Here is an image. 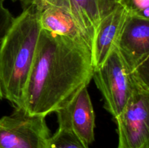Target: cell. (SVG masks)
<instances>
[{
	"label": "cell",
	"mask_w": 149,
	"mask_h": 148,
	"mask_svg": "<svg viewBox=\"0 0 149 148\" xmlns=\"http://www.w3.org/2000/svg\"><path fill=\"white\" fill-rule=\"evenodd\" d=\"M93 78L104 99V108L115 119L123 111L135 89L116 47L103 65L94 70Z\"/></svg>",
	"instance_id": "4"
},
{
	"label": "cell",
	"mask_w": 149,
	"mask_h": 148,
	"mask_svg": "<svg viewBox=\"0 0 149 148\" xmlns=\"http://www.w3.org/2000/svg\"><path fill=\"white\" fill-rule=\"evenodd\" d=\"M128 15L129 12L125 4H120L100 22L91 46L94 70L103 65L115 48Z\"/></svg>",
	"instance_id": "9"
},
{
	"label": "cell",
	"mask_w": 149,
	"mask_h": 148,
	"mask_svg": "<svg viewBox=\"0 0 149 148\" xmlns=\"http://www.w3.org/2000/svg\"><path fill=\"white\" fill-rule=\"evenodd\" d=\"M47 148H89V147L73 131L58 127L57 131L49 138Z\"/></svg>",
	"instance_id": "11"
},
{
	"label": "cell",
	"mask_w": 149,
	"mask_h": 148,
	"mask_svg": "<svg viewBox=\"0 0 149 148\" xmlns=\"http://www.w3.org/2000/svg\"><path fill=\"white\" fill-rule=\"evenodd\" d=\"M45 116L15 108L0 119V148H47L50 138Z\"/></svg>",
	"instance_id": "5"
},
{
	"label": "cell",
	"mask_w": 149,
	"mask_h": 148,
	"mask_svg": "<svg viewBox=\"0 0 149 148\" xmlns=\"http://www.w3.org/2000/svg\"><path fill=\"white\" fill-rule=\"evenodd\" d=\"M4 0H0V44L15 19L10 12L4 7Z\"/></svg>",
	"instance_id": "13"
},
{
	"label": "cell",
	"mask_w": 149,
	"mask_h": 148,
	"mask_svg": "<svg viewBox=\"0 0 149 148\" xmlns=\"http://www.w3.org/2000/svg\"><path fill=\"white\" fill-rule=\"evenodd\" d=\"M32 4L41 28L84 43L90 48L68 0H34Z\"/></svg>",
	"instance_id": "7"
},
{
	"label": "cell",
	"mask_w": 149,
	"mask_h": 148,
	"mask_svg": "<svg viewBox=\"0 0 149 148\" xmlns=\"http://www.w3.org/2000/svg\"><path fill=\"white\" fill-rule=\"evenodd\" d=\"M114 120L119 136L117 148H149V90L135 89Z\"/></svg>",
	"instance_id": "6"
},
{
	"label": "cell",
	"mask_w": 149,
	"mask_h": 148,
	"mask_svg": "<svg viewBox=\"0 0 149 148\" xmlns=\"http://www.w3.org/2000/svg\"><path fill=\"white\" fill-rule=\"evenodd\" d=\"M55 113L59 127L73 131L88 146L94 142L95 116L87 86L81 87Z\"/></svg>",
	"instance_id": "8"
},
{
	"label": "cell",
	"mask_w": 149,
	"mask_h": 148,
	"mask_svg": "<svg viewBox=\"0 0 149 148\" xmlns=\"http://www.w3.org/2000/svg\"><path fill=\"white\" fill-rule=\"evenodd\" d=\"M13 1H20V2L22 4V5H23V8H25V7H28V6L31 5V4L33 3V1H34V0H13Z\"/></svg>",
	"instance_id": "14"
},
{
	"label": "cell",
	"mask_w": 149,
	"mask_h": 148,
	"mask_svg": "<svg viewBox=\"0 0 149 148\" xmlns=\"http://www.w3.org/2000/svg\"><path fill=\"white\" fill-rule=\"evenodd\" d=\"M3 98V94H2V91H1V84H0V101L1 100V99Z\"/></svg>",
	"instance_id": "15"
},
{
	"label": "cell",
	"mask_w": 149,
	"mask_h": 148,
	"mask_svg": "<svg viewBox=\"0 0 149 148\" xmlns=\"http://www.w3.org/2000/svg\"><path fill=\"white\" fill-rule=\"evenodd\" d=\"M129 15L149 20V0H125Z\"/></svg>",
	"instance_id": "12"
},
{
	"label": "cell",
	"mask_w": 149,
	"mask_h": 148,
	"mask_svg": "<svg viewBox=\"0 0 149 148\" xmlns=\"http://www.w3.org/2000/svg\"><path fill=\"white\" fill-rule=\"evenodd\" d=\"M33 4L13 20L0 44V84L3 97L23 108L24 94L40 33Z\"/></svg>",
	"instance_id": "2"
},
{
	"label": "cell",
	"mask_w": 149,
	"mask_h": 148,
	"mask_svg": "<svg viewBox=\"0 0 149 148\" xmlns=\"http://www.w3.org/2000/svg\"><path fill=\"white\" fill-rule=\"evenodd\" d=\"M115 47L134 88L149 90V20L129 15Z\"/></svg>",
	"instance_id": "3"
},
{
	"label": "cell",
	"mask_w": 149,
	"mask_h": 148,
	"mask_svg": "<svg viewBox=\"0 0 149 148\" xmlns=\"http://www.w3.org/2000/svg\"><path fill=\"white\" fill-rule=\"evenodd\" d=\"M81 29L92 46L95 32L102 19L125 0H68Z\"/></svg>",
	"instance_id": "10"
},
{
	"label": "cell",
	"mask_w": 149,
	"mask_h": 148,
	"mask_svg": "<svg viewBox=\"0 0 149 148\" xmlns=\"http://www.w3.org/2000/svg\"><path fill=\"white\" fill-rule=\"evenodd\" d=\"M87 44L42 29L24 94L23 108L46 117L62 107L93 79Z\"/></svg>",
	"instance_id": "1"
}]
</instances>
